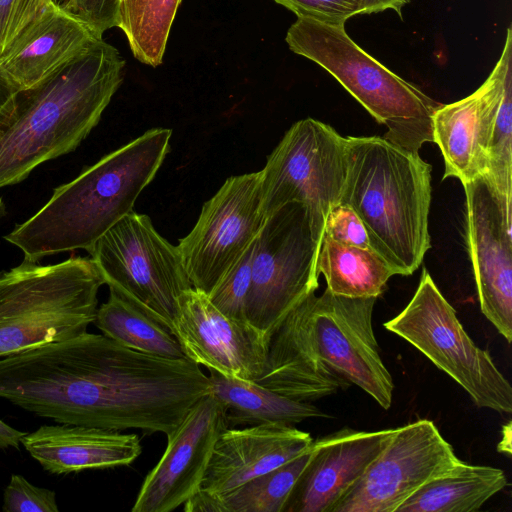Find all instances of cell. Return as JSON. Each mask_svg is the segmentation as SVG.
Returning a JSON list of instances; mask_svg holds the SVG:
<instances>
[{"label": "cell", "mask_w": 512, "mask_h": 512, "mask_svg": "<svg viewBox=\"0 0 512 512\" xmlns=\"http://www.w3.org/2000/svg\"><path fill=\"white\" fill-rule=\"evenodd\" d=\"M124 67L119 51L102 38L40 85L18 93L0 121V188L73 151L98 124Z\"/></svg>", "instance_id": "cell-1"}, {"label": "cell", "mask_w": 512, "mask_h": 512, "mask_svg": "<svg viewBox=\"0 0 512 512\" xmlns=\"http://www.w3.org/2000/svg\"><path fill=\"white\" fill-rule=\"evenodd\" d=\"M172 131L155 128L107 154L71 182L5 240L24 258L89 249L109 228L133 211L170 150Z\"/></svg>", "instance_id": "cell-2"}, {"label": "cell", "mask_w": 512, "mask_h": 512, "mask_svg": "<svg viewBox=\"0 0 512 512\" xmlns=\"http://www.w3.org/2000/svg\"><path fill=\"white\" fill-rule=\"evenodd\" d=\"M431 166L384 137H346L340 203L362 221L370 248L395 275L409 276L431 248Z\"/></svg>", "instance_id": "cell-3"}, {"label": "cell", "mask_w": 512, "mask_h": 512, "mask_svg": "<svg viewBox=\"0 0 512 512\" xmlns=\"http://www.w3.org/2000/svg\"><path fill=\"white\" fill-rule=\"evenodd\" d=\"M286 42L291 51L329 72L385 125L386 140L415 153L433 142L432 116L440 104L366 53L348 36L345 25L297 17Z\"/></svg>", "instance_id": "cell-4"}, {"label": "cell", "mask_w": 512, "mask_h": 512, "mask_svg": "<svg viewBox=\"0 0 512 512\" xmlns=\"http://www.w3.org/2000/svg\"><path fill=\"white\" fill-rule=\"evenodd\" d=\"M103 284L91 257L53 265L24 258L0 273V358L86 332Z\"/></svg>", "instance_id": "cell-5"}, {"label": "cell", "mask_w": 512, "mask_h": 512, "mask_svg": "<svg viewBox=\"0 0 512 512\" xmlns=\"http://www.w3.org/2000/svg\"><path fill=\"white\" fill-rule=\"evenodd\" d=\"M383 325L450 376L477 407L512 412L511 384L490 353L467 334L455 309L425 268L410 302Z\"/></svg>", "instance_id": "cell-6"}, {"label": "cell", "mask_w": 512, "mask_h": 512, "mask_svg": "<svg viewBox=\"0 0 512 512\" xmlns=\"http://www.w3.org/2000/svg\"><path fill=\"white\" fill-rule=\"evenodd\" d=\"M346 178V137L306 118L294 123L260 171L265 216L289 203L304 206L314 239L322 244L330 210L340 203Z\"/></svg>", "instance_id": "cell-7"}, {"label": "cell", "mask_w": 512, "mask_h": 512, "mask_svg": "<svg viewBox=\"0 0 512 512\" xmlns=\"http://www.w3.org/2000/svg\"><path fill=\"white\" fill-rule=\"evenodd\" d=\"M104 284L171 329L180 295L192 284L179 249L131 211L87 249Z\"/></svg>", "instance_id": "cell-8"}, {"label": "cell", "mask_w": 512, "mask_h": 512, "mask_svg": "<svg viewBox=\"0 0 512 512\" xmlns=\"http://www.w3.org/2000/svg\"><path fill=\"white\" fill-rule=\"evenodd\" d=\"M321 244L300 203L267 216L255 245L246 321L267 337L283 318L318 288Z\"/></svg>", "instance_id": "cell-9"}, {"label": "cell", "mask_w": 512, "mask_h": 512, "mask_svg": "<svg viewBox=\"0 0 512 512\" xmlns=\"http://www.w3.org/2000/svg\"><path fill=\"white\" fill-rule=\"evenodd\" d=\"M265 219L260 171L228 178L177 245L192 287L208 295L254 242Z\"/></svg>", "instance_id": "cell-10"}, {"label": "cell", "mask_w": 512, "mask_h": 512, "mask_svg": "<svg viewBox=\"0 0 512 512\" xmlns=\"http://www.w3.org/2000/svg\"><path fill=\"white\" fill-rule=\"evenodd\" d=\"M461 462L432 421L421 419L395 428L331 512H396L422 486L452 472Z\"/></svg>", "instance_id": "cell-11"}, {"label": "cell", "mask_w": 512, "mask_h": 512, "mask_svg": "<svg viewBox=\"0 0 512 512\" xmlns=\"http://www.w3.org/2000/svg\"><path fill=\"white\" fill-rule=\"evenodd\" d=\"M375 297L350 298L328 288L312 297L310 319L318 354L337 376L361 388L382 408L392 404V376L372 326Z\"/></svg>", "instance_id": "cell-12"}, {"label": "cell", "mask_w": 512, "mask_h": 512, "mask_svg": "<svg viewBox=\"0 0 512 512\" xmlns=\"http://www.w3.org/2000/svg\"><path fill=\"white\" fill-rule=\"evenodd\" d=\"M467 245L480 308L508 343L512 340V205L483 174L463 184Z\"/></svg>", "instance_id": "cell-13"}, {"label": "cell", "mask_w": 512, "mask_h": 512, "mask_svg": "<svg viewBox=\"0 0 512 512\" xmlns=\"http://www.w3.org/2000/svg\"><path fill=\"white\" fill-rule=\"evenodd\" d=\"M226 429L225 408L210 392L166 436V449L145 477L131 511L170 512L197 493L214 445Z\"/></svg>", "instance_id": "cell-14"}, {"label": "cell", "mask_w": 512, "mask_h": 512, "mask_svg": "<svg viewBox=\"0 0 512 512\" xmlns=\"http://www.w3.org/2000/svg\"><path fill=\"white\" fill-rule=\"evenodd\" d=\"M171 330L186 358L208 370L248 381L264 371L269 337L225 316L200 290L180 295Z\"/></svg>", "instance_id": "cell-15"}, {"label": "cell", "mask_w": 512, "mask_h": 512, "mask_svg": "<svg viewBox=\"0 0 512 512\" xmlns=\"http://www.w3.org/2000/svg\"><path fill=\"white\" fill-rule=\"evenodd\" d=\"M394 429L342 428L313 442L282 512H331L388 443Z\"/></svg>", "instance_id": "cell-16"}, {"label": "cell", "mask_w": 512, "mask_h": 512, "mask_svg": "<svg viewBox=\"0 0 512 512\" xmlns=\"http://www.w3.org/2000/svg\"><path fill=\"white\" fill-rule=\"evenodd\" d=\"M314 294L293 308L273 330L264 371L255 381L287 398L310 403L350 385L318 354L310 319Z\"/></svg>", "instance_id": "cell-17"}, {"label": "cell", "mask_w": 512, "mask_h": 512, "mask_svg": "<svg viewBox=\"0 0 512 512\" xmlns=\"http://www.w3.org/2000/svg\"><path fill=\"white\" fill-rule=\"evenodd\" d=\"M313 441L309 433L292 425L270 423L226 429L214 445L200 491L226 493L293 459Z\"/></svg>", "instance_id": "cell-18"}, {"label": "cell", "mask_w": 512, "mask_h": 512, "mask_svg": "<svg viewBox=\"0 0 512 512\" xmlns=\"http://www.w3.org/2000/svg\"><path fill=\"white\" fill-rule=\"evenodd\" d=\"M100 39L83 21L56 4L0 56V77L16 94L30 90Z\"/></svg>", "instance_id": "cell-19"}, {"label": "cell", "mask_w": 512, "mask_h": 512, "mask_svg": "<svg viewBox=\"0 0 512 512\" xmlns=\"http://www.w3.org/2000/svg\"><path fill=\"white\" fill-rule=\"evenodd\" d=\"M21 443L44 470L53 474L128 466L142 452L137 434L59 423L26 433Z\"/></svg>", "instance_id": "cell-20"}, {"label": "cell", "mask_w": 512, "mask_h": 512, "mask_svg": "<svg viewBox=\"0 0 512 512\" xmlns=\"http://www.w3.org/2000/svg\"><path fill=\"white\" fill-rule=\"evenodd\" d=\"M481 134L486 157L484 174L497 193L512 205V31L507 29L502 54L479 87Z\"/></svg>", "instance_id": "cell-21"}, {"label": "cell", "mask_w": 512, "mask_h": 512, "mask_svg": "<svg viewBox=\"0 0 512 512\" xmlns=\"http://www.w3.org/2000/svg\"><path fill=\"white\" fill-rule=\"evenodd\" d=\"M482 98L479 88L471 95L440 104L432 116L433 142L443 155V179L456 177L465 184L486 173L481 134Z\"/></svg>", "instance_id": "cell-22"}, {"label": "cell", "mask_w": 512, "mask_h": 512, "mask_svg": "<svg viewBox=\"0 0 512 512\" xmlns=\"http://www.w3.org/2000/svg\"><path fill=\"white\" fill-rule=\"evenodd\" d=\"M209 372L211 393L225 408L228 429L270 423L293 426L309 418L327 417L310 402L287 398L255 381Z\"/></svg>", "instance_id": "cell-23"}, {"label": "cell", "mask_w": 512, "mask_h": 512, "mask_svg": "<svg viewBox=\"0 0 512 512\" xmlns=\"http://www.w3.org/2000/svg\"><path fill=\"white\" fill-rule=\"evenodd\" d=\"M508 485L502 469L466 462L416 491L396 512H474Z\"/></svg>", "instance_id": "cell-24"}, {"label": "cell", "mask_w": 512, "mask_h": 512, "mask_svg": "<svg viewBox=\"0 0 512 512\" xmlns=\"http://www.w3.org/2000/svg\"><path fill=\"white\" fill-rule=\"evenodd\" d=\"M314 442V441H313ZM312 445L284 464L220 495L195 493L186 512H282L288 496L309 462Z\"/></svg>", "instance_id": "cell-25"}, {"label": "cell", "mask_w": 512, "mask_h": 512, "mask_svg": "<svg viewBox=\"0 0 512 512\" xmlns=\"http://www.w3.org/2000/svg\"><path fill=\"white\" fill-rule=\"evenodd\" d=\"M103 335L136 351L167 359H187L172 330L110 289L93 322Z\"/></svg>", "instance_id": "cell-26"}, {"label": "cell", "mask_w": 512, "mask_h": 512, "mask_svg": "<svg viewBox=\"0 0 512 512\" xmlns=\"http://www.w3.org/2000/svg\"><path fill=\"white\" fill-rule=\"evenodd\" d=\"M318 271L332 293L350 298L381 295L395 273L371 248L340 244L323 236L318 257Z\"/></svg>", "instance_id": "cell-27"}, {"label": "cell", "mask_w": 512, "mask_h": 512, "mask_svg": "<svg viewBox=\"0 0 512 512\" xmlns=\"http://www.w3.org/2000/svg\"><path fill=\"white\" fill-rule=\"evenodd\" d=\"M181 0H120L119 28L134 57L156 67L162 63Z\"/></svg>", "instance_id": "cell-28"}, {"label": "cell", "mask_w": 512, "mask_h": 512, "mask_svg": "<svg viewBox=\"0 0 512 512\" xmlns=\"http://www.w3.org/2000/svg\"><path fill=\"white\" fill-rule=\"evenodd\" d=\"M256 239L207 295L221 313L240 322H247L245 308L251 286Z\"/></svg>", "instance_id": "cell-29"}, {"label": "cell", "mask_w": 512, "mask_h": 512, "mask_svg": "<svg viewBox=\"0 0 512 512\" xmlns=\"http://www.w3.org/2000/svg\"><path fill=\"white\" fill-rule=\"evenodd\" d=\"M56 4L54 0H0V56Z\"/></svg>", "instance_id": "cell-30"}, {"label": "cell", "mask_w": 512, "mask_h": 512, "mask_svg": "<svg viewBox=\"0 0 512 512\" xmlns=\"http://www.w3.org/2000/svg\"><path fill=\"white\" fill-rule=\"evenodd\" d=\"M6 512H58L53 490L29 483L23 476L13 474L3 494Z\"/></svg>", "instance_id": "cell-31"}, {"label": "cell", "mask_w": 512, "mask_h": 512, "mask_svg": "<svg viewBox=\"0 0 512 512\" xmlns=\"http://www.w3.org/2000/svg\"><path fill=\"white\" fill-rule=\"evenodd\" d=\"M294 12L297 17L310 18L332 25L362 14V0H273Z\"/></svg>", "instance_id": "cell-32"}, {"label": "cell", "mask_w": 512, "mask_h": 512, "mask_svg": "<svg viewBox=\"0 0 512 512\" xmlns=\"http://www.w3.org/2000/svg\"><path fill=\"white\" fill-rule=\"evenodd\" d=\"M60 6L83 21L99 37L119 26L120 0H63Z\"/></svg>", "instance_id": "cell-33"}, {"label": "cell", "mask_w": 512, "mask_h": 512, "mask_svg": "<svg viewBox=\"0 0 512 512\" xmlns=\"http://www.w3.org/2000/svg\"><path fill=\"white\" fill-rule=\"evenodd\" d=\"M324 235L340 244L370 248L362 221L356 212L344 203L335 205L328 213Z\"/></svg>", "instance_id": "cell-34"}, {"label": "cell", "mask_w": 512, "mask_h": 512, "mask_svg": "<svg viewBox=\"0 0 512 512\" xmlns=\"http://www.w3.org/2000/svg\"><path fill=\"white\" fill-rule=\"evenodd\" d=\"M410 0H362V14H371L392 9L401 15L402 8Z\"/></svg>", "instance_id": "cell-35"}, {"label": "cell", "mask_w": 512, "mask_h": 512, "mask_svg": "<svg viewBox=\"0 0 512 512\" xmlns=\"http://www.w3.org/2000/svg\"><path fill=\"white\" fill-rule=\"evenodd\" d=\"M26 433L16 430L0 419V449H18Z\"/></svg>", "instance_id": "cell-36"}, {"label": "cell", "mask_w": 512, "mask_h": 512, "mask_svg": "<svg viewBox=\"0 0 512 512\" xmlns=\"http://www.w3.org/2000/svg\"><path fill=\"white\" fill-rule=\"evenodd\" d=\"M16 93L0 77V121H2L13 109Z\"/></svg>", "instance_id": "cell-37"}, {"label": "cell", "mask_w": 512, "mask_h": 512, "mask_svg": "<svg viewBox=\"0 0 512 512\" xmlns=\"http://www.w3.org/2000/svg\"><path fill=\"white\" fill-rule=\"evenodd\" d=\"M512 422L508 421L502 427V438L501 442L498 444V451L502 453H506L508 456L511 455V440H512Z\"/></svg>", "instance_id": "cell-38"}, {"label": "cell", "mask_w": 512, "mask_h": 512, "mask_svg": "<svg viewBox=\"0 0 512 512\" xmlns=\"http://www.w3.org/2000/svg\"><path fill=\"white\" fill-rule=\"evenodd\" d=\"M3 206H4V205H3V199H2V197L0 196V214H1V212L3 211Z\"/></svg>", "instance_id": "cell-39"}, {"label": "cell", "mask_w": 512, "mask_h": 512, "mask_svg": "<svg viewBox=\"0 0 512 512\" xmlns=\"http://www.w3.org/2000/svg\"><path fill=\"white\" fill-rule=\"evenodd\" d=\"M62 1H63V0H54V2H55V3H57V4H59V5L62 3Z\"/></svg>", "instance_id": "cell-40"}]
</instances>
